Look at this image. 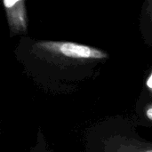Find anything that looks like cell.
I'll use <instances>...</instances> for the list:
<instances>
[{
  "mask_svg": "<svg viewBox=\"0 0 152 152\" xmlns=\"http://www.w3.org/2000/svg\"><path fill=\"white\" fill-rule=\"evenodd\" d=\"M142 115L148 121L152 123V101L143 104Z\"/></svg>",
  "mask_w": 152,
  "mask_h": 152,
  "instance_id": "3957f363",
  "label": "cell"
},
{
  "mask_svg": "<svg viewBox=\"0 0 152 152\" xmlns=\"http://www.w3.org/2000/svg\"><path fill=\"white\" fill-rule=\"evenodd\" d=\"M148 7L146 8V12H148V13H150L149 14V18L151 17V20L152 21V1H150L149 3H148Z\"/></svg>",
  "mask_w": 152,
  "mask_h": 152,
  "instance_id": "5b68a950",
  "label": "cell"
},
{
  "mask_svg": "<svg viewBox=\"0 0 152 152\" xmlns=\"http://www.w3.org/2000/svg\"><path fill=\"white\" fill-rule=\"evenodd\" d=\"M146 88H147L148 93L152 96V71L146 80Z\"/></svg>",
  "mask_w": 152,
  "mask_h": 152,
  "instance_id": "277c9868",
  "label": "cell"
},
{
  "mask_svg": "<svg viewBox=\"0 0 152 152\" xmlns=\"http://www.w3.org/2000/svg\"><path fill=\"white\" fill-rule=\"evenodd\" d=\"M11 35L23 34L28 29V16L25 1H3Z\"/></svg>",
  "mask_w": 152,
  "mask_h": 152,
  "instance_id": "7a4b0ae2",
  "label": "cell"
},
{
  "mask_svg": "<svg viewBox=\"0 0 152 152\" xmlns=\"http://www.w3.org/2000/svg\"><path fill=\"white\" fill-rule=\"evenodd\" d=\"M32 45V50L37 62L46 66L51 64L53 69H69L80 67L93 68L109 57L102 49L77 44L75 42L62 41H37ZM42 64V65H43Z\"/></svg>",
  "mask_w": 152,
  "mask_h": 152,
  "instance_id": "6da1fadb",
  "label": "cell"
}]
</instances>
